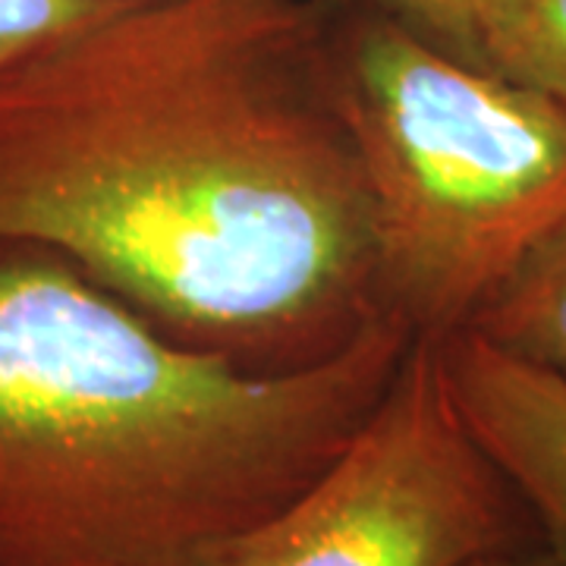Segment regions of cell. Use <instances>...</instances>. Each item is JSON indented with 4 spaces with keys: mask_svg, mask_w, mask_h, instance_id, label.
<instances>
[{
    "mask_svg": "<svg viewBox=\"0 0 566 566\" xmlns=\"http://www.w3.org/2000/svg\"><path fill=\"white\" fill-rule=\"evenodd\" d=\"M0 240L252 368L334 359L390 312L308 0H120L0 76Z\"/></svg>",
    "mask_w": 566,
    "mask_h": 566,
    "instance_id": "obj_1",
    "label": "cell"
},
{
    "mask_svg": "<svg viewBox=\"0 0 566 566\" xmlns=\"http://www.w3.org/2000/svg\"><path fill=\"white\" fill-rule=\"evenodd\" d=\"M412 337L387 312L334 359L252 368L0 240V566H223L353 441Z\"/></svg>",
    "mask_w": 566,
    "mask_h": 566,
    "instance_id": "obj_2",
    "label": "cell"
},
{
    "mask_svg": "<svg viewBox=\"0 0 566 566\" xmlns=\"http://www.w3.org/2000/svg\"><path fill=\"white\" fill-rule=\"evenodd\" d=\"M385 305L453 337L566 218V104L385 10L331 32Z\"/></svg>",
    "mask_w": 566,
    "mask_h": 566,
    "instance_id": "obj_3",
    "label": "cell"
},
{
    "mask_svg": "<svg viewBox=\"0 0 566 566\" xmlns=\"http://www.w3.org/2000/svg\"><path fill=\"white\" fill-rule=\"evenodd\" d=\"M545 542L460 412L444 340L416 334L353 441L223 566H469Z\"/></svg>",
    "mask_w": 566,
    "mask_h": 566,
    "instance_id": "obj_4",
    "label": "cell"
},
{
    "mask_svg": "<svg viewBox=\"0 0 566 566\" xmlns=\"http://www.w3.org/2000/svg\"><path fill=\"white\" fill-rule=\"evenodd\" d=\"M444 363L472 434L566 564V378L513 359L469 331L444 337Z\"/></svg>",
    "mask_w": 566,
    "mask_h": 566,
    "instance_id": "obj_5",
    "label": "cell"
},
{
    "mask_svg": "<svg viewBox=\"0 0 566 566\" xmlns=\"http://www.w3.org/2000/svg\"><path fill=\"white\" fill-rule=\"evenodd\" d=\"M465 331L566 378V218L528 249Z\"/></svg>",
    "mask_w": 566,
    "mask_h": 566,
    "instance_id": "obj_6",
    "label": "cell"
},
{
    "mask_svg": "<svg viewBox=\"0 0 566 566\" xmlns=\"http://www.w3.org/2000/svg\"><path fill=\"white\" fill-rule=\"evenodd\" d=\"M479 63L566 104V0H488Z\"/></svg>",
    "mask_w": 566,
    "mask_h": 566,
    "instance_id": "obj_7",
    "label": "cell"
},
{
    "mask_svg": "<svg viewBox=\"0 0 566 566\" xmlns=\"http://www.w3.org/2000/svg\"><path fill=\"white\" fill-rule=\"evenodd\" d=\"M117 3L120 0H0V76Z\"/></svg>",
    "mask_w": 566,
    "mask_h": 566,
    "instance_id": "obj_8",
    "label": "cell"
},
{
    "mask_svg": "<svg viewBox=\"0 0 566 566\" xmlns=\"http://www.w3.org/2000/svg\"><path fill=\"white\" fill-rule=\"evenodd\" d=\"M375 10H385L409 22L441 48L479 63V29L488 0H365Z\"/></svg>",
    "mask_w": 566,
    "mask_h": 566,
    "instance_id": "obj_9",
    "label": "cell"
},
{
    "mask_svg": "<svg viewBox=\"0 0 566 566\" xmlns=\"http://www.w3.org/2000/svg\"><path fill=\"white\" fill-rule=\"evenodd\" d=\"M469 566H566L545 542H535L526 547H513V551H497V554H488L482 560Z\"/></svg>",
    "mask_w": 566,
    "mask_h": 566,
    "instance_id": "obj_10",
    "label": "cell"
}]
</instances>
